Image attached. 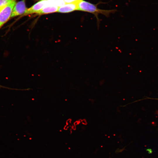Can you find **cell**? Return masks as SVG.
<instances>
[{
	"mask_svg": "<svg viewBox=\"0 0 158 158\" xmlns=\"http://www.w3.org/2000/svg\"><path fill=\"white\" fill-rule=\"evenodd\" d=\"M47 0H40L31 7L28 9L26 12L23 15H27L34 13H37L47 6Z\"/></svg>",
	"mask_w": 158,
	"mask_h": 158,
	"instance_id": "obj_4",
	"label": "cell"
},
{
	"mask_svg": "<svg viewBox=\"0 0 158 158\" xmlns=\"http://www.w3.org/2000/svg\"><path fill=\"white\" fill-rule=\"evenodd\" d=\"M47 5H54L60 7L64 5L65 3L64 0H47Z\"/></svg>",
	"mask_w": 158,
	"mask_h": 158,
	"instance_id": "obj_7",
	"label": "cell"
},
{
	"mask_svg": "<svg viewBox=\"0 0 158 158\" xmlns=\"http://www.w3.org/2000/svg\"><path fill=\"white\" fill-rule=\"evenodd\" d=\"M77 2L66 4L59 7L57 12L61 13H68L78 10Z\"/></svg>",
	"mask_w": 158,
	"mask_h": 158,
	"instance_id": "obj_5",
	"label": "cell"
},
{
	"mask_svg": "<svg viewBox=\"0 0 158 158\" xmlns=\"http://www.w3.org/2000/svg\"><path fill=\"white\" fill-rule=\"evenodd\" d=\"M78 10L87 12L94 15L96 18L98 25L99 20L98 16L99 14L103 15L107 17L110 14L114 12V10H104L97 8V5L94 4L84 0H80L77 2Z\"/></svg>",
	"mask_w": 158,
	"mask_h": 158,
	"instance_id": "obj_1",
	"label": "cell"
},
{
	"mask_svg": "<svg viewBox=\"0 0 158 158\" xmlns=\"http://www.w3.org/2000/svg\"><path fill=\"white\" fill-rule=\"evenodd\" d=\"M14 0H0V8L8 5Z\"/></svg>",
	"mask_w": 158,
	"mask_h": 158,
	"instance_id": "obj_8",
	"label": "cell"
},
{
	"mask_svg": "<svg viewBox=\"0 0 158 158\" xmlns=\"http://www.w3.org/2000/svg\"><path fill=\"white\" fill-rule=\"evenodd\" d=\"M0 87H1V86L0 85Z\"/></svg>",
	"mask_w": 158,
	"mask_h": 158,
	"instance_id": "obj_11",
	"label": "cell"
},
{
	"mask_svg": "<svg viewBox=\"0 0 158 158\" xmlns=\"http://www.w3.org/2000/svg\"><path fill=\"white\" fill-rule=\"evenodd\" d=\"M16 3V0H14L8 5L0 8V29L11 19L13 8Z\"/></svg>",
	"mask_w": 158,
	"mask_h": 158,
	"instance_id": "obj_2",
	"label": "cell"
},
{
	"mask_svg": "<svg viewBox=\"0 0 158 158\" xmlns=\"http://www.w3.org/2000/svg\"><path fill=\"white\" fill-rule=\"evenodd\" d=\"M66 4L77 3L80 0H64Z\"/></svg>",
	"mask_w": 158,
	"mask_h": 158,
	"instance_id": "obj_9",
	"label": "cell"
},
{
	"mask_svg": "<svg viewBox=\"0 0 158 158\" xmlns=\"http://www.w3.org/2000/svg\"><path fill=\"white\" fill-rule=\"evenodd\" d=\"M59 7L56 5H47L37 14L38 15H41L57 12Z\"/></svg>",
	"mask_w": 158,
	"mask_h": 158,
	"instance_id": "obj_6",
	"label": "cell"
},
{
	"mask_svg": "<svg viewBox=\"0 0 158 158\" xmlns=\"http://www.w3.org/2000/svg\"><path fill=\"white\" fill-rule=\"evenodd\" d=\"M148 99H155L156 100H158V98H148Z\"/></svg>",
	"mask_w": 158,
	"mask_h": 158,
	"instance_id": "obj_10",
	"label": "cell"
},
{
	"mask_svg": "<svg viewBox=\"0 0 158 158\" xmlns=\"http://www.w3.org/2000/svg\"><path fill=\"white\" fill-rule=\"evenodd\" d=\"M27 9L26 7L25 0L16 2L13 8L11 18L18 16L23 15Z\"/></svg>",
	"mask_w": 158,
	"mask_h": 158,
	"instance_id": "obj_3",
	"label": "cell"
}]
</instances>
